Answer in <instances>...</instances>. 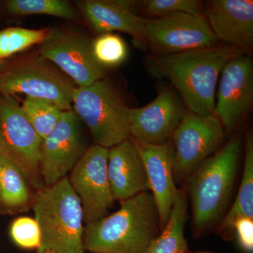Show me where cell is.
Masks as SVG:
<instances>
[{
    "mask_svg": "<svg viewBox=\"0 0 253 253\" xmlns=\"http://www.w3.org/2000/svg\"><path fill=\"white\" fill-rule=\"evenodd\" d=\"M234 46L217 45L149 56L151 73L165 78L176 88L189 112L214 116L216 88L221 70L229 60L243 54Z\"/></svg>",
    "mask_w": 253,
    "mask_h": 253,
    "instance_id": "6da1fadb",
    "label": "cell"
},
{
    "mask_svg": "<svg viewBox=\"0 0 253 253\" xmlns=\"http://www.w3.org/2000/svg\"><path fill=\"white\" fill-rule=\"evenodd\" d=\"M111 215L84 226V251L90 253H146L162 230L152 194L142 193L121 202Z\"/></svg>",
    "mask_w": 253,
    "mask_h": 253,
    "instance_id": "7a4b0ae2",
    "label": "cell"
},
{
    "mask_svg": "<svg viewBox=\"0 0 253 253\" xmlns=\"http://www.w3.org/2000/svg\"><path fill=\"white\" fill-rule=\"evenodd\" d=\"M241 151L239 136L231 138L188 178V196L196 235L222 219L230 205Z\"/></svg>",
    "mask_w": 253,
    "mask_h": 253,
    "instance_id": "3957f363",
    "label": "cell"
},
{
    "mask_svg": "<svg viewBox=\"0 0 253 253\" xmlns=\"http://www.w3.org/2000/svg\"><path fill=\"white\" fill-rule=\"evenodd\" d=\"M33 211L41 232L38 253H84L83 210L68 178L39 189Z\"/></svg>",
    "mask_w": 253,
    "mask_h": 253,
    "instance_id": "277c9868",
    "label": "cell"
},
{
    "mask_svg": "<svg viewBox=\"0 0 253 253\" xmlns=\"http://www.w3.org/2000/svg\"><path fill=\"white\" fill-rule=\"evenodd\" d=\"M76 87L67 76L38 51L0 60V95L25 94L49 100L63 111H71Z\"/></svg>",
    "mask_w": 253,
    "mask_h": 253,
    "instance_id": "5b68a950",
    "label": "cell"
},
{
    "mask_svg": "<svg viewBox=\"0 0 253 253\" xmlns=\"http://www.w3.org/2000/svg\"><path fill=\"white\" fill-rule=\"evenodd\" d=\"M73 104V109L90 130L95 144L110 149L129 137V108L106 80L76 87Z\"/></svg>",
    "mask_w": 253,
    "mask_h": 253,
    "instance_id": "8992f818",
    "label": "cell"
},
{
    "mask_svg": "<svg viewBox=\"0 0 253 253\" xmlns=\"http://www.w3.org/2000/svg\"><path fill=\"white\" fill-rule=\"evenodd\" d=\"M42 138L13 96L0 95V153L18 168L25 179L40 187Z\"/></svg>",
    "mask_w": 253,
    "mask_h": 253,
    "instance_id": "52a82bcc",
    "label": "cell"
},
{
    "mask_svg": "<svg viewBox=\"0 0 253 253\" xmlns=\"http://www.w3.org/2000/svg\"><path fill=\"white\" fill-rule=\"evenodd\" d=\"M224 126L215 116L188 112L173 133L175 181L187 180L208 158L223 146Z\"/></svg>",
    "mask_w": 253,
    "mask_h": 253,
    "instance_id": "ba28073f",
    "label": "cell"
},
{
    "mask_svg": "<svg viewBox=\"0 0 253 253\" xmlns=\"http://www.w3.org/2000/svg\"><path fill=\"white\" fill-rule=\"evenodd\" d=\"M204 15L174 13L145 18L144 42L154 54H168L219 45Z\"/></svg>",
    "mask_w": 253,
    "mask_h": 253,
    "instance_id": "9c48e42d",
    "label": "cell"
},
{
    "mask_svg": "<svg viewBox=\"0 0 253 253\" xmlns=\"http://www.w3.org/2000/svg\"><path fill=\"white\" fill-rule=\"evenodd\" d=\"M109 151L96 144L88 148L68 179L81 201L86 224L107 216L116 201L108 176Z\"/></svg>",
    "mask_w": 253,
    "mask_h": 253,
    "instance_id": "30bf717a",
    "label": "cell"
},
{
    "mask_svg": "<svg viewBox=\"0 0 253 253\" xmlns=\"http://www.w3.org/2000/svg\"><path fill=\"white\" fill-rule=\"evenodd\" d=\"M38 51L78 86L91 85L106 75V68L95 59L91 41L79 32L52 30Z\"/></svg>",
    "mask_w": 253,
    "mask_h": 253,
    "instance_id": "8fae6325",
    "label": "cell"
},
{
    "mask_svg": "<svg viewBox=\"0 0 253 253\" xmlns=\"http://www.w3.org/2000/svg\"><path fill=\"white\" fill-rule=\"evenodd\" d=\"M81 123L74 110L63 111L54 129L42 140L40 174L46 186H52L71 172L87 149Z\"/></svg>",
    "mask_w": 253,
    "mask_h": 253,
    "instance_id": "7c38bea8",
    "label": "cell"
},
{
    "mask_svg": "<svg viewBox=\"0 0 253 253\" xmlns=\"http://www.w3.org/2000/svg\"><path fill=\"white\" fill-rule=\"evenodd\" d=\"M253 101V61L238 55L224 65L215 94L214 116L226 132L246 118Z\"/></svg>",
    "mask_w": 253,
    "mask_h": 253,
    "instance_id": "4fadbf2b",
    "label": "cell"
},
{
    "mask_svg": "<svg viewBox=\"0 0 253 253\" xmlns=\"http://www.w3.org/2000/svg\"><path fill=\"white\" fill-rule=\"evenodd\" d=\"M187 113L177 95L165 88L144 107L129 108V136L146 144H163L171 139Z\"/></svg>",
    "mask_w": 253,
    "mask_h": 253,
    "instance_id": "5bb4252c",
    "label": "cell"
},
{
    "mask_svg": "<svg viewBox=\"0 0 253 253\" xmlns=\"http://www.w3.org/2000/svg\"><path fill=\"white\" fill-rule=\"evenodd\" d=\"M130 138L144 161L163 229L179 191L174 177V144L171 139L163 144H150Z\"/></svg>",
    "mask_w": 253,
    "mask_h": 253,
    "instance_id": "9a60e30c",
    "label": "cell"
},
{
    "mask_svg": "<svg viewBox=\"0 0 253 253\" xmlns=\"http://www.w3.org/2000/svg\"><path fill=\"white\" fill-rule=\"evenodd\" d=\"M203 15L218 41L241 50L253 47V1H208L203 4Z\"/></svg>",
    "mask_w": 253,
    "mask_h": 253,
    "instance_id": "2e32d148",
    "label": "cell"
},
{
    "mask_svg": "<svg viewBox=\"0 0 253 253\" xmlns=\"http://www.w3.org/2000/svg\"><path fill=\"white\" fill-rule=\"evenodd\" d=\"M107 172L115 201L123 202L150 191L144 161L129 136L110 148Z\"/></svg>",
    "mask_w": 253,
    "mask_h": 253,
    "instance_id": "e0dca14e",
    "label": "cell"
},
{
    "mask_svg": "<svg viewBox=\"0 0 253 253\" xmlns=\"http://www.w3.org/2000/svg\"><path fill=\"white\" fill-rule=\"evenodd\" d=\"M139 1L84 0L78 1V7L100 35L120 31L144 42L145 18L136 14Z\"/></svg>",
    "mask_w": 253,
    "mask_h": 253,
    "instance_id": "ac0fdd59",
    "label": "cell"
},
{
    "mask_svg": "<svg viewBox=\"0 0 253 253\" xmlns=\"http://www.w3.org/2000/svg\"><path fill=\"white\" fill-rule=\"evenodd\" d=\"M244 170L241 184L234 204L228 209L217 227L218 234L224 240L234 237L233 225L236 219L248 217L253 219V136L248 133L245 147Z\"/></svg>",
    "mask_w": 253,
    "mask_h": 253,
    "instance_id": "d6986e66",
    "label": "cell"
},
{
    "mask_svg": "<svg viewBox=\"0 0 253 253\" xmlns=\"http://www.w3.org/2000/svg\"><path fill=\"white\" fill-rule=\"evenodd\" d=\"M188 199L179 190L166 226L150 244L146 253H189L184 227L187 214Z\"/></svg>",
    "mask_w": 253,
    "mask_h": 253,
    "instance_id": "ffe728a7",
    "label": "cell"
},
{
    "mask_svg": "<svg viewBox=\"0 0 253 253\" xmlns=\"http://www.w3.org/2000/svg\"><path fill=\"white\" fill-rule=\"evenodd\" d=\"M0 203L5 207L18 208L31 200L27 180L11 161L0 153Z\"/></svg>",
    "mask_w": 253,
    "mask_h": 253,
    "instance_id": "44dd1931",
    "label": "cell"
},
{
    "mask_svg": "<svg viewBox=\"0 0 253 253\" xmlns=\"http://www.w3.org/2000/svg\"><path fill=\"white\" fill-rule=\"evenodd\" d=\"M21 107L42 139L53 131L63 111L49 100L29 96H26Z\"/></svg>",
    "mask_w": 253,
    "mask_h": 253,
    "instance_id": "7402d4cb",
    "label": "cell"
},
{
    "mask_svg": "<svg viewBox=\"0 0 253 253\" xmlns=\"http://www.w3.org/2000/svg\"><path fill=\"white\" fill-rule=\"evenodd\" d=\"M52 30L8 28L0 31V60L11 57L35 44H41Z\"/></svg>",
    "mask_w": 253,
    "mask_h": 253,
    "instance_id": "603a6c76",
    "label": "cell"
},
{
    "mask_svg": "<svg viewBox=\"0 0 253 253\" xmlns=\"http://www.w3.org/2000/svg\"><path fill=\"white\" fill-rule=\"evenodd\" d=\"M5 9L10 14L19 16L44 14L66 19L76 17L73 6L63 0H9Z\"/></svg>",
    "mask_w": 253,
    "mask_h": 253,
    "instance_id": "cb8c5ba5",
    "label": "cell"
},
{
    "mask_svg": "<svg viewBox=\"0 0 253 253\" xmlns=\"http://www.w3.org/2000/svg\"><path fill=\"white\" fill-rule=\"evenodd\" d=\"M91 47L95 59L104 68L120 66L127 56L126 42L112 33L100 35L91 42Z\"/></svg>",
    "mask_w": 253,
    "mask_h": 253,
    "instance_id": "d4e9b609",
    "label": "cell"
},
{
    "mask_svg": "<svg viewBox=\"0 0 253 253\" xmlns=\"http://www.w3.org/2000/svg\"><path fill=\"white\" fill-rule=\"evenodd\" d=\"M139 9L151 18L174 13L203 15V3L197 0H146L139 1Z\"/></svg>",
    "mask_w": 253,
    "mask_h": 253,
    "instance_id": "484cf974",
    "label": "cell"
},
{
    "mask_svg": "<svg viewBox=\"0 0 253 253\" xmlns=\"http://www.w3.org/2000/svg\"><path fill=\"white\" fill-rule=\"evenodd\" d=\"M10 236L21 249L38 250L41 246V229L35 218L21 217L15 219L10 227Z\"/></svg>",
    "mask_w": 253,
    "mask_h": 253,
    "instance_id": "4316f807",
    "label": "cell"
},
{
    "mask_svg": "<svg viewBox=\"0 0 253 253\" xmlns=\"http://www.w3.org/2000/svg\"><path fill=\"white\" fill-rule=\"evenodd\" d=\"M233 234L240 249L246 253L253 252V219L241 217L236 219L233 225Z\"/></svg>",
    "mask_w": 253,
    "mask_h": 253,
    "instance_id": "83f0119b",
    "label": "cell"
},
{
    "mask_svg": "<svg viewBox=\"0 0 253 253\" xmlns=\"http://www.w3.org/2000/svg\"><path fill=\"white\" fill-rule=\"evenodd\" d=\"M189 253H215L214 252H212V251H194V252H190Z\"/></svg>",
    "mask_w": 253,
    "mask_h": 253,
    "instance_id": "f1b7e54d",
    "label": "cell"
},
{
    "mask_svg": "<svg viewBox=\"0 0 253 253\" xmlns=\"http://www.w3.org/2000/svg\"><path fill=\"white\" fill-rule=\"evenodd\" d=\"M41 253H52L51 252H49V251H44V252Z\"/></svg>",
    "mask_w": 253,
    "mask_h": 253,
    "instance_id": "f546056e",
    "label": "cell"
},
{
    "mask_svg": "<svg viewBox=\"0 0 253 253\" xmlns=\"http://www.w3.org/2000/svg\"><path fill=\"white\" fill-rule=\"evenodd\" d=\"M0 174H1V162H0Z\"/></svg>",
    "mask_w": 253,
    "mask_h": 253,
    "instance_id": "4dcf8cb0",
    "label": "cell"
},
{
    "mask_svg": "<svg viewBox=\"0 0 253 253\" xmlns=\"http://www.w3.org/2000/svg\"></svg>",
    "mask_w": 253,
    "mask_h": 253,
    "instance_id": "1f68e13d",
    "label": "cell"
}]
</instances>
